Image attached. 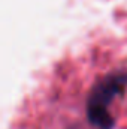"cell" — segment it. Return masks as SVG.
Returning a JSON list of instances; mask_svg holds the SVG:
<instances>
[{"instance_id": "2", "label": "cell", "mask_w": 127, "mask_h": 129, "mask_svg": "<svg viewBox=\"0 0 127 129\" xmlns=\"http://www.w3.org/2000/svg\"><path fill=\"white\" fill-rule=\"evenodd\" d=\"M87 114H88L90 123L93 126H96L97 129H112V126H114V119L108 113L106 107L88 105Z\"/></svg>"}, {"instance_id": "1", "label": "cell", "mask_w": 127, "mask_h": 129, "mask_svg": "<svg viewBox=\"0 0 127 129\" xmlns=\"http://www.w3.org/2000/svg\"><path fill=\"white\" fill-rule=\"evenodd\" d=\"M127 84V75H111L100 81L90 95L88 105L106 107L117 95H120Z\"/></svg>"}]
</instances>
